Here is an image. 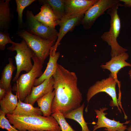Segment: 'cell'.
Segmentation results:
<instances>
[{"label":"cell","mask_w":131,"mask_h":131,"mask_svg":"<svg viewBox=\"0 0 131 131\" xmlns=\"http://www.w3.org/2000/svg\"><path fill=\"white\" fill-rule=\"evenodd\" d=\"M7 93V91L5 89L0 88V100L5 96Z\"/></svg>","instance_id":"cell-29"},{"label":"cell","mask_w":131,"mask_h":131,"mask_svg":"<svg viewBox=\"0 0 131 131\" xmlns=\"http://www.w3.org/2000/svg\"><path fill=\"white\" fill-rule=\"evenodd\" d=\"M58 123L61 131H76L66 121L63 114L57 109L51 114Z\"/></svg>","instance_id":"cell-24"},{"label":"cell","mask_w":131,"mask_h":131,"mask_svg":"<svg viewBox=\"0 0 131 131\" xmlns=\"http://www.w3.org/2000/svg\"><path fill=\"white\" fill-rule=\"evenodd\" d=\"M84 15L70 17L64 16L60 19L57 21V25L60 26L58 32L57 41L53 46V50L52 54H55L56 51L59 43L63 38L69 31L73 30L75 27L81 21Z\"/></svg>","instance_id":"cell-12"},{"label":"cell","mask_w":131,"mask_h":131,"mask_svg":"<svg viewBox=\"0 0 131 131\" xmlns=\"http://www.w3.org/2000/svg\"><path fill=\"white\" fill-rule=\"evenodd\" d=\"M120 2V0H98L84 14L81 22L83 28L87 30L90 28L98 18Z\"/></svg>","instance_id":"cell-9"},{"label":"cell","mask_w":131,"mask_h":131,"mask_svg":"<svg viewBox=\"0 0 131 131\" xmlns=\"http://www.w3.org/2000/svg\"><path fill=\"white\" fill-rule=\"evenodd\" d=\"M38 1L42 5L45 4H48L58 20L65 15V0H40Z\"/></svg>","instance_id":"cell-23"},{"label":"cell","mask_w":131,"mask_h":131,"mask_svg":"<svg viewBox=\"0 0 131 131\" xmlns=\"http://www.w3.org/2000/svg\"><path fill=\"white\" fill-rule=\"evenodd\" d=\"M35 17L39 22L47 26L55 28L57 25V21L58 19L48 4L42 5L40 11L35 16Z\"/></svg>","instance_id":"cell-16"},{"label":"cell","mask_w":131,"mask_h":131,"mask_svg":"<svg viewBox=\"0 0 131 131\" xmlns=\"http://www.w3.org/2000/svg\"><path fill=\"white\" fill-rule=\"evenodd\" d=\"M119 6H123V5L119 2L107 10V13L111 17L110 27L109 31L104 32L101 36L102 40L106 42L111 48L110 55L111 57L128 50L120 46L117 41L121 28L120 19L117 13Z\"/></svg>","instance_id":"cell-4"},{"label":"cell","mask_w":131,"mask_h":131,"mask_svg":"<svg viewBox=\"0 0 131 131\" xmlns=\"http://www.w3.org/2000/svg\"><path fill=\"white\" fill-rule=\"evenodd\" d=\"M32 59L33 62L32 69L28 73L22 74L12 88V90L15 92L18 99L23 102L31 93L35 79L43 73V64L41 61L35 54Z\"/></svg>","instance_id":"cell-3"},{"label":"cell","mask_w":131,"mask_h":131,"mask_svg":"<svg viewBox=\"0 0 131 131\" xmlns=\"http://www.w3.org/2000/svg\"><path fill=\"white\" fill-rule=\"evenodd\" d=\"M6 114L0 110V128L8 131H20L11 125L6 117Z\"/></svg>","instance_id":"cell-26"},{"label":"cell","mask_w":131,"mask_h":131,"mask_svg":"<svg viewBox=\"0 0 131 131\" xmlns=\"http://www.w3.org/2000/svg\"><path fill=\"white\" fill-rule=\"evenodd\" d=\"M7 49L12 51H16V52L14 57L17 70L13 80V82H15L21 72L25 71L27 73L32 69L33 65L32 64L31 59L34 53L23 39L20 43L15 42L10 46L7 47Z\"/></svg>","instance_id":"cell-5"},{"label":"cell","mask_w":131,"mask_h":131,"mask_svg":"<svg viewBox=\"0 0 131 131\" xmlns=\"http://www.w3.org/2000/svg\"><path fill=\"white\" fill-rule=\"evenodd\" d=\"M18 13V23L19 25L23 27L24 23L23 20V12L25 8L31 4L35 1V0H16Z\"/></svg>","instance_id":"cell-25"},{"label":"cell","mask_w":131,"mask_h":131,"mask_svg":"<svg viewBox=\"0 0 131 131\" xmlns=\"http://www.w3.org/2000/svg\"><path fill=\"white\" fill-rule=\"evenodd\" d=\"M98 0H65V15L67 17L84 15Z\"/></svg>","instance_id":"cell-11"},{"label":"cell","mask_w":131,"mask_h":131,"mask_svg":"<svg viewBox=\"0 0 131 131\" xmlns=\"http://www.w3.org/2000/svg\"><path fill=\"white\" fill-rule=\"evenodd\" d=\"M17 106L13 114L20 115H42L43 113L39 107H34L30 104L18 99Z\"/></svg>","instance_id":"cell-21"},{"label":"cell","mask_w":131,"mask_h":131,"mask_svg":"<svg viewBox=\"0 0 131 131\" xmlns=\"http://www.w3.org/2000/svg\"><path fill=\"white\" fill-rule=\"evenodd\" d=\"M23 29L29 33L42 39L55 42L58 32L55 28L45 25L35 17L33 12L28 10Z\"/></svg>","instance_id":"cell-7"},{"label":"cell","mask_w":131,"mask_h":131,"mask_svg":"<svg viewBox=\"0 0 131 131\" xmlns=\"http://www.w3.org/2000/svg\"><path fill=\"white\" fill-rule=\"evenodd\" d=\"M54 80L52 76L44 81L40 85L33 86L30 94L24 102L33 106L37 100L50 91L53 90Z\"/></svg>","instance_id":"cell-14"},{"label":"cell","mask_w":131,"mask_h":131,"mask_svg":"<svg viewBox=\"0 0 131 131\" xmlns=\"http://www.w3.org/2000/svg\"><path fill=\"white\" fill-rule=\"evenodd\" d=\"M17 34L25 41L35 55L43 64L49 55L50 49L54 45L55 42L41 38L23 29L18 30Z\"/></svg>","instance_id":"cell-6"},{"label":"cell","mask_w":131,"mask_h":131,"mask_svg":"<svg viewBox=\"0 0 131 131\" xmlns=\"http://www.w3.org/2000/svg\"><path fill=\"white\" fill-rule=\"evenodd\" d=\"M10 0H0V31H7L13 17L10 12Z\"/></svg>","instance_id":"cell-17"},{"label":"cell","mask_w":131,"mask_h":131,"mask_svg":"<svg viewBox=\"0 0 131 131\" xmlns=\"http://www.w3.org/2000/svg\"><path fill=\"white\" fill-rule=\"evenodd\" d=\"M14 127L20 131H61L55 119L51 115H20L13 114L6 115Z\"/></svg>","instance_id":"cell-2"},{"label":"cell","mask_w":131,"mask_h":131,"mask_svg":"<svg viewBox=\"0 0 131 131\" xmlns=\"http://www.w3.org/2000/svg\"><path fill=\"white\" fill-rule=\"evenodd\" d=\"M52 76L55 94L52 105V114L57 109L64 114L80 107L82 98L78 87L77 78L75 73L57 63Z\"/></svg>","instance_id":"cell-1"},{"label":"cell","mask_w":131,"mask_h":131,"mask_svg":"<svg viewBox=\"0 0 131 131\" xmlns=\"http://www.w3.org/2000/svg\"><path fill=\"white\" fill-rule=\"evenodd\" d=\"M128 74L130 75L129 77L130 79L131 80V70H130L129 71Z\"/></svg>","instance_id":"cell-31"},{"label":"cell","mask_w":131,"mask_h":131,"mask_svg":"<svg viewBox=\"0 0 131 131\" xmlns=\"http://www.w3.org/2000/svg\"><path fill=\"white\" fill-rule=\"evenodd\" d=\"M107 109H108L106 107H103L102 108H100L99 110H95L98 120L92 131H95L101 128H105V130L107 131H125L127 130V126L124 124L130 123L131 121H126L124 123H122L119 121H116L114 119H109L105 116L107 113L104 112Z\"/></svg>","instance_id":"cell-10"},{"label":"cell","mask_w":131,"mask_h":131,"mask_svg":"<svg viewBox=\"0 0 131 131\" xmlns=\"http://www.w3.org/2000/svg\"><path fill=\"white\" fill-rule=\"evenodd\" d=\"M55 91H51L36 101L38 107L43 113V116L49 117L51 115V108L55 96Z\"/></svg>","instance_id":"cell-20"},{"label":"cell","mask_w":131,"mask_h":131,"mask_svg":"<svg viewBox=\"0 0 131 131\" xmlns=\"http://www.w3.org/2000/svg\"><path fill=\"white\" fill-rule=\"evenodd\" d=\"M129 57L128 54L124 52L117 56L111 57V60L105 65L100 66L104 69H107L111 72L110 74L117 82L120 88V83L117 78V74L122 68L126 66L131 67V64L126 61Z\"/></svg>","instance_id":"cell-13"},{"label":"cell","mask_w":131,"mask_h":131,"mask_svg":"<svg viewBox=\"0 0 131 131\" xmlns=\"http://www.w3.org/2000/svg\"><path fill=\"white\" fill-rule=\"evenodd\" d=\"M130 123L131 124L130 126L127 128V131H131V121L130 122Z\"/></svg>","instance_id":"cell-30"},{"label":"cell","mask_w":131,"mask_h":131,"mask_svg":"<svg viewBox=\"0 0 131 131\" xmlns=\"http://www.w3.org/2000/svg\"><path fill=\"white\" fill-rule=\"evenodd\" d=\"M117 82L110 74L108 78L98 81L88 89L87 94V100L89 103L91 98L98 93L105 92L111 98L112 100L109 104L112 107L117 106L121 112L117 98L116 86Z\"/></svg>","instance_id":"cell-8"},{"label":"cell","mask_w":131,"mask_h":131,"mask_svg":"<svg viewBox=\"0 0 131 131\" xmlns=\"http://www.w3.org/2000/svg\"><path fill=\"white\" fill-rule=\"evenodd\" d=\"M120 2H123V6L125 8L131 7V0H120Z\"/></svg>","instance_id":"cell-28"},{"label":"cell","mask_w":131,"mask_h":131,"mask_svg":"<svg viewBox=\"0 0 131 131\" xmlns=\"http://www.w3.org/2000/svg\"><path fill=\"white\" fill-rule=\"evenodd\" d=\"M53 50V46L50 49L49 58L46 69L39 77L35 79L34 86H37L40 85L44 81L52 76L55 73L57 68V61L60 56V53L59 52H56L55 54L53 55L52 53Z\"/></svg>","instance_id":"cell-15"},{"label":"cell","mask_w":131,"mask_h":131,"mask_svg":"<svg viewBox=\"0 0 131 131\" xmlns=\"http://www.w3.org/2000/svg\"><path fill=\"white\" fill-rule=\"evenodd\" d=\"M12 90L7 91L5 96L0 100V110L6 114H12L18 103V97L12 93Z\"/></svg>","instance_id":"cell-19"},{"label":"cell","mask_w":131,"mask_h":131,"mask_svg":"<svg viewBox=\"0 0 131 131\" xmlns=\"http://www.w3.org/2000/svg\"><path fill=\"white\" fill-rule=\"evenodd\" d=\"M15 42L13 41L9 37V35L7 31H0V49L4 50L6 44L8 43L12 44Z\"/></svg>","instance_id":"cell-27"},{"label":"cell","mask_w":131,"mask_h":131,"mask_svg":"<svg viewBox=\"0 0 131 131\" xmlns=\"http://www.w3.org/2000/svg\"><path fill=\"white\" fill-rule=\"evenodd\" d=\"M84 106V103L78 108L63 115L65 118L72 119L77 122L81 127L82 131H91L88 126V123L85 122L83 117Z\"/></svg>","instance_id":"cell-22"},{"label":"cell","mask_w":131,"mask_h":131,"mask_svg":"<svg viewBox=\"0 0 131 131\" xmlns=\"http://www.w3.org/2000/svg\"></svg>","instance_id":"cell-32"},{"label":"cell","mask_w":131,"mask_h":131,"mask_svg":"<svg viewBox=\"0 0 131 131\" xmlns=\"http://www.w3.org/2000/svg\"><path fill=\"white\" fill-rule=\"evenodd\" d=\"M8 61L3 68L0 80V88L5 89L7 91L12 90L11 81L13 73L16 68L13 65L12 58H9Z\"/></svg>","instance_id":"cell-18"}]
</instances>
